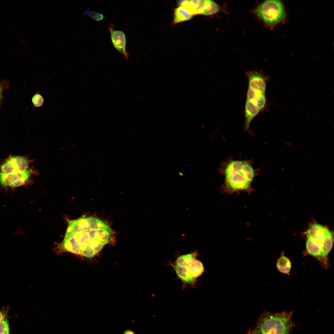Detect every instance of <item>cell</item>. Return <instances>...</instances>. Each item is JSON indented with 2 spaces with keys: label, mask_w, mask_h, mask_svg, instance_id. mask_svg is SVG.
<instances>
[{
  "label": "cell",
  "mask_w": 334,
  "mask_h": 334,
  "mask_svg": "<svg viewBox=\"0 0 334 334\" xmlns=\"http://www.w3.org/2000/svg\"><path fill=\"white\" fill-rule=\"evenodd\" d=\"M115 235L108 223L93 216L70 221L64 238L57 248L88 258L98 253L104 246L115 242Z\"/></svg>",
  "instance_id": "1"
},
{
  "label": "cell",
  "mask_w": 334,
  "mask_h": 334,
  "mask_svg": "<svg viewBox=\"0 0 334 334\" xmlns=\"http://www.w3.org/2000/svg\"><path fill=\"white\" fill-rule=\"evenodd\" d=\"M252 162L229 158L221 164L219 171L225 176L222 186L224 192L229 194L241 191L251 193V183L259 171L254 169Z\"/></svg>",
  "instance_id": "2"
},
{
  "label": "cell",
  "mask_w": 334,
  "mask_h": 334,
  "mask_svg": "<svg viewBox=\"0 0 334 334\" xmlns=\"http://www.w3.org/2000/svg\"><path fill=\"white\" fill-rule=\"evenodd\" d=\"M306 233L307 252L318 260L325 268H327L328 266V256L333 245L332 232L325 226L315 223L309 227Z\"/></svg>",
  "instance_id": "3"
},
{
  "label": "cell",
  "mask_w": 334,
  "mask_h": 334,
  "mask_svg": "<svg viewBox=\"0 0 334 334\" xmlns=\"http://www.w3.org/2000/svg\"><path fill=\"white\" fill-rule=\"evenodd\" d=\"M293 312L279 313L266 311L262 314L247 334H291L295 324L291 318Z\"/></svg>",
  "instance_id": "4"
},
{
  "label": "cell",
  "mask_w": 334,
  "mask_h": 334,
  "mask_svg": "<svg viewBox=\"0 0 334 334\" xmlns=\"http://www.w3.org/2000/svg\"><path fill=\"white\" fill-rule=\"evenodd\" d=\"M255 13L266 25L270 27L281 22L286 15L282 3L277 0L264 1L255 9Z\"/></svg>",
  "instance_id": "5"
},
{
  "label": "cell",
  "mask_w": 334,
  "mask_h": 334,
  "mask_svg": "<svg viewBox=\"0 0 334 334\" xmlns=\"http://www.w3.org/2000/svg\"><path fill=\"white\" fill-rule=\"evenodd\" d=\"M39 174L38 171L33 168L18 173H6L0 172V186L6 188H16L29 183L32 175Z\"/></svg>",
  "instance_id": "6"
},
{
  "label": "cell",
  "mask_w": 334,
  "mask_h": 334,
  "mask_svg": "<svg viewBox=\"0 0 334 334\" xmlns=\"http://www.w3.org/2000/svg\"><path fill=\"white\" fill-rule=\"evenodd\" d=\"M30 161L24 156H11L1 165V172L6 173H20L29 169Z\"/></svg>",
  "instance_id": "7"
},
{
  "label": "cell",
  "mask_w": 334,
  "mask_h": 334,
  "mask_svg": "<svg viewBox=\"0 0 334 334\" xmlns=\"http://www.w3.org/2000/svg\"><path fill=\"white\" fill-rule=\"evenodd\" d=\"M110 37L112 43L116 49L127 58L129 54L126 51V41L125 33L122 31L113 29L109 26Z\"/></svg>",
  "instance_id": "8"
},
{
  "label": "cell",
  "mask_w": 334,
  "mask_h": 334,
  "mask_svg": "<svg viewBox=\"0 0 334 334\" xmlns=\"http://www.w3.org/2000/svg\"><path fill=\"white\" fill-rule=\"evenodd\" d=\"M206 2V0H183L178 2V4L193 16L202 14Z\"/></svg>",
  "instance_id": "9"
},
{
  "label": "cell",
  "mask_w": 334,
  "mask_h": 334,
  "mask_svg": "<svg viewBox=\"0 0 334 334\" xmlns=\"http://www.w3.org/2000/svg\"><path fill=\"white\" fill-rule=\"evenodd\" d=\"M247 76L249 87L265 93L266 82L262 74L258 71H252L248 72Z\"/></svg>",
  "instance_id": "10"
},
{
  "label": "cell",
  "mask_w": 334,
  "mask_h": 334,
  "mask_svg": "<svg viewBox=\"0 0 334 334\" xmlns=\"http://www.w3.org/2000/svg\"><path fill=\"white\" fill-rule=\"evenodd\" d=\"M247 100L251 102L260 110L264 108L266 104L265 93L250 87L247 91Z\"/></svg>",
  "instance_id": "11"
},
{
  "label": "cell",
  "mask_w": 334,
  "mask_h": 334,
  "mask_svg": "<svg viewBox=\"0 0 334 334\" xmlns=\"http://www.w3.org/2000/svg\"><path fill=\"white\" fill-rule=\"evenodd\" d=\"M260 110L253 104L247 100L245 109V130H249L250 123L254 118L259 113Z\"/></svg>",
  "instance_id": "12"
},
{
  "label": "cell",
  "mask_w": 334,
  "mask_h": 334,
  "mask_svg": "<svg viewBox=\"0 0 334 334\" xmlns=\"http://www.w3.org/2000/svg\"><path fill=\"white\" fill-rule=\"evenodd\" d=\"M178 276L184 282L193 285L196 278L192 277L190 274L187 266H181L176 265L173 266Z\"/></svg>",
  "instance_id": "13"
},
{
  "label": "cell",
  "mask_w": 334,
  "mask_h": 334,
  "mask_svg": "<svg viewBox=\"0 0 334 334\" xmlns=\"http://www.w3.org/2000/svg\"><path fill=\"white\" fill-rule=\"evenodd\" d=\"M193 16L182 6H179L174 9L173 24L175 25L180 23L188 21L191 19Z\"/></svg>",
  "instance_id": "14"
},
{
  "label": "cell",
  "mask_w": 334,
  "mask_h": 334,
  "mask_svg": "<svg viewBox=\"0 0 334 334\" xmlns=\"http://www.w3.org/2000/svg\"><path fill=\"white\" fill-rule=\"evenodd\" d=\"M187 267L190 274L195 278L201 275L204 270L203 265L201 262L196 259L191 262Z\"/></svg>",
  "instance_id": "15"
},
{
  "label": "cell",
  "mask_w": 334,
  "mask_h": 334,
  "mask_svg": "<svg viewBox=\"0 0 334 334\" xmlns=\"http://www.w3.org/2000/svg\"><path fill=\"white\" fill-rule=\"evenodd\" d=\"M291 265L289 259L284 255H281L276 263L277 269L281 272L289 274Z\"/></svg>",
  "instance_id": "16"
},
{
  "label": "cell",
  "mask_w": 334,
  "mask_h": 334,
  "mask_svg": "<svg viewBox=\"0 0 334 334\" xmlns=\"http://www.w3.org/2000/svg\"><path fill=\"white\" fill-rule=\"evenodd\" d=\"M197 252H195L189 254L180 255L176 261V265L181 266H187L191 262L195 259Z\"/></svg>",
  "instance_id": "17"
},
{
  "label": "cell",
  "mask_w": 334,
  "mask_h": 334,
  "mask_svg": "<svg viewBox=\"0 0 334 334\" xmlns=\"http://www.w3.org/2000/svg\"><path fill=\"white\" fill-rule=\"evenodd\" d=\"M220 10L219 6L211 0H206L204 8L202 15H210L214 14Z\"/></svg>",
  "instance_id": "18"
},
{
  "label": "cell",
  "mask_w": 334,
  "mask_h": 334,
  "mask_svg": "<svg viewBox=\"0 0 334 334\" xmlns=\"http://www.w3.org/2000/svg\"><path fill=\"white\" fill-rule=\"evenodd\" d=\"M9 327L7 314L0 310V334H9Z\"/></svg>",
  "instance_id": "19"
},
{
  "label": "cell",
  "mask_w": 334,
  "mask_h": 334,
  "mask_svg": "<svg viewBox=\"0 0 334 334\" xmlns=\"http://www.w3.org/2000/svg\"><path fill=\"white\" fill-rule=\"evenodd\" d=\"M84 15H87L90 16L92 19L94 20L99 21L104 19V16L101 13L99 12L91 11L89 9H87L83 12Z\"/></svg>",
  "instance_id": "20"
},
{
  "label": "cell",
  "mask_w": 334,
  "mask_h": 334,
  "mask_svg": "<svg viewBox=\"0 0 334 334\" xmlns=\"http://www.w3.org/2000/svg\"><path fill=\"white\" fill-rule=\"evenodd\" d=\"M32 101L33 105L36 107L41 106L44 102L42 96L38 92H36L33 96Z\"/></svg>",
  "instance_id": "21"
},
{
  "label": "cell",
  "mask_w": 334,
  "mask_h": 334,
  "mask_svg": "<svg viewBox=\"0 0 334 334\" xmlns=\"http://www.w3.org/2000/svg\"><path fill=\"white\" fill-rule=\"evenodd\" d=\"M9 87V82L6 80L0 81V107L1 102L3 99V92L5 89H7Z\"/></svg>",
  "instance_id": "22"
},
{
  "label": "cell",
  "mask_w": 334,
  "mask_h": 334,
  "mask_svg": "<svg viewBox=\"0 0 334 334\" xmlns=\"http://www.w3.org/2000/svg\"><path fill=\"white\" fill-rule=\"evenodd\" d=\"M123 334H135L132 331L130 330H127L125 331Z\"/></svg>",
  "instance_id": "23"
}]
</instances>
